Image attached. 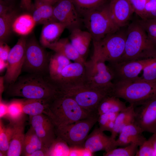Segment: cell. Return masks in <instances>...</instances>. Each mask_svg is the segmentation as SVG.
<instances>
[{
	"label": "cell",
	"instance_id": "603a6c76",
	"mask_svg": "<svg viewBox=\"0 0 156 156\" xmlns=\"http://www.w3.org/2000/svg\"><path fill=\"white\" fill-rule=\"evenodd\" d=\"M92 40V36L88 31H83L80 28H78L71 31L70 40L80 55L85 60Z\"/></svg>",
	"mask_w": 156,
	"mask_h": 156
},
{
	"label": "cell",
	"instance_id": "60d3db41",
	"mask_svg": "<svg viewBox=\"0 0 156 156\" xmlns=\"http://www.w3.org/2000/svg\"><path fill=\"white\" fill-rule=\"evenodd\" d=\"M133 10L141 18L144 19L146 14V7L147 0H128Z\"/></svg>",
	"mask_w": 156,
	"mask_h": 156
},
{
	"label": "cell",
	"instance_id": "2e32d148",
	"mask_svg": "<svg viewBox=\"0 0 156 156\" xmlns=\"http://www.w3.org/2000/svg\"><path fill=\"white\" fill-rule=\"evenodd\" d=\"M85 64L74 62L66 66L55 80H50L56 88L86 83Z\"/></svg>",
	"mask_w": 156,
	"mask_h": 156
},
{
	"label": "cell",
	"instance_id": "681fc988",
	"mask_svg": "<svg viewBox=\"0 0 156 156\" xmlns=\"http://www.w3.org/2000/svg\"><path fill=\"white\" fill-rule=\"evenodd\" d=\"M4 81L3 79V77H1L0 78V96L1 95L3 92L4 90Z\"/></svg>",
	"mask_w": 156,
	"mask_h": 156
},
{
	"label": "cell",
	"instance_id": "d4e9b609",
	"mask_svg": "<svg viewBox=\"0 0 156 156\" xmlns=\"http://www.w3.org/2000/svg\"><path fill=\"white\" fill-rule=\"evenodd\" d=\"M135 117L134 106L130 105L120 112L115 120L114 127L110 136L116 140V138L123 128L127 125L134 122Z\"/></svg>",
	"mask_w": 156,
	"mask_h": 156
},
{
	"label": "cell",
	"instance_id": "836d02e7",
	"mask_svg": "<svg viewBox=\"0 0 156 156\" xmlns=\"http://www.w3.org/2000/svg\"><path fill=\"white\" fill-rule=\"evenodd\" d=\"M70 147L62 139L57 137L49 148L47 156H69Z\"/></svg>",
	"mask_w": 156,
	"mask_h": 156
},
{
	"label": "cell",
	"instance_id": "d6a6232c",
	"mask_svg": "<svg viewBox=\"0 0 156 156\" xmlns=\"http://www.w3.org/2000/svg\"><path fill=\"white\" fill-rule=\"evenodd\" d=\"M13 126L10 123L3 125L1 120L0 123V156H7L13 132Z\"/></svg>",
	"mask_w": 156,
	"mask_h": 156
},
{
	"label": "cell",
	"instance_id": "c3c4849f",
	"mask_svg": "<svg viewBox=\"0 0 156 156\" xmlns=\"http://www.w3.org/2000/svg\"><path fill=\"white\" fill-rule=\"evenodd\" d=\"M0 72H2L5 68H7L8 63L7 61H5L2 60H0Z\"/></svg>",
	"mask_w": 156,
	"mask_h": 156
},
{
	"label": "cell",
	"instance_id": "8d00e7d4",
	"mask_svg": "<svg viewBox=\"0 0 156 156\" xmlns=\"http://www.w3.org/2000/svg\"><path fill=\"white\" fill-rule=\"evenodd\" d=\"M138 146L132 143L124 146V147L116 148L107 152L103 155L104 156H134L138 150Z\"/></svg>",
	"mask_w": 156,
	"mask_h": 156
},
{
	"label": "cell",
	"instance_id": "ac0fdd59",
	"mask_svg": "<svg viewBox=\"0 0 156 156\" xmlns=\"http://www.w3.org/2000/svg\"><path fill=\"white\" fill-rule=\"evenodd\" d=\"M108 6L113 21L120 28L127 24L134 13L128 0H111Z\"/></svg>",
	"mask_w": 156,
	"mask_h": 156
},
{
	"label": "cell",
	"instance_id": "f6af8a7d",
	"mask_svg": "<svg viewBox=\"0 0 156 156\" xmlns=\"http://www.w3.org/2000/svg\"><path fill=\"white\" fill-rule=\"evenodd\" d=\"M0 118L6 117L8 112V104L6 103L0 99Z\"/></svg>",
	"mask_w": 156,
	"mask_h": 156
},
{
	"label": "cell",
	"instance_id": "484cf974",
	"mask_svg": "<svg viewBox=\"0 0 156 156\" xmlns=\"http://www.w3.org/2000/svg\"><path fill=\"white\" fill-rule=\"evenodd\" d=\"M127 107L125 103L112 94L104 97L99 103L97 109L99 115L110 113H119Z\"/></svg>",
	"mask_w": 156,
	"mask_h": 156
},
{
	"label": "cell",
	"instance_id": "e575fe53",
	"mask_svg": "<svg viewBox=\"0 0 156 156\" xmlns=\"http://www.w3.org/2000/svg\"><path fill=\"white\" fill-rule=\"evenodd\" d=\"M23 101L15 100L8 104L7 114L6 117L10 121H14L19 119L25 116L23 111Z\"/></svg>",
	"mask_w": 156,
	"mask_h": 156
},
{
	"label": "cell",
	"instance_id": "7bdbcfd3",
	"mask_svg": "<svg viewBox=\"0 0 156 156\" xmlns=\"http://www.w3.org/2000/svg\"><path fill=\"white\" fill-rule=\"evenodd\" d=\"M13 6L3 0H0V16L5 14L12 10Z\"/></svg>",
	"mask_w": 156,
	"mask_h": 156
},
{
	"label": "cell",
	"instance_id": "bcb514c9",
	"mask_svg": "<svg viewBox=\"0 0 156 156\" xmlns=\"http://www.w3.org/2000/svg\"><path fill=\"white\" fill-rule=\"evenodd\" d=\"M48 149L43 148L39 150H37L32 153L30 156H47Z\"/></svg>",
	"mask_w": 156,
	"mask_h": 156
},
{
	"label": "cell",
	"instance_id": "cb8c5ba5",
	"mask_svg": "<svg viewBox=\"0 0 156 156\" xmlns=\"http://www.w3.org/2000/svg\"><path fill=\"white\" fill-rule=\"evenodd\" d=\"M32 11V16L36 24L44 25L48 23L57 21L54 16L53 5H52L38 0H35Z\"/></svg>",
	"mask_w": 156,
	"mask_h": 156
},
{
	"label": "cell",
	"instance_id": "d6986e66",
	"mask_svg": "<svg viewBox=\"0 0 156 156\" xmlns=\"http://www.w3.org/2000/svg\"><path fill=\"white\" fill-rule=\"evenodd\" d=\"M143 132V130L134 122L127 125L122 130L116 140V147H124L132 143L140 146L146 140L142 134Z\"/></svg>",
	"mask_w": 156,
	"mask_h": 156
},
{
	"label": "cell",
	"instance_id": "4316f807",
	"mask_svg": "<svg viewBox=\"0 0 156 156\" xmlns=\"http://www.w3.org/2000/svg\"><path fill=\"white\" fill-rule=\"evenodd\" d=\"M36 24L32 15L22 14L17 16L14 20L12 31L18 35L25 36L31 32Z\"/></svg>",
	"mask_w": 156,
	"mask_h": 156
},
{
	"label": "cell",
	"instance_id": "9c48e42d",
	"mask_svg": "<svg viewBox=\"0 0 156 156\" xmlns=\"http://www.w3.org/2000/svg\"><path fill=\"white\" fill-rule=\"evenodd\" d=\"M34 38L27 40L22 70L29 73L45 75L49 73V57L43 48Z\"/></svg>",
	"mask_w": 156,
	"mask_h": 156
},
{
	"label": "cell",
	"instance_id": "8992f818",
	"mask_svg": "<svg viewBox=\"0 0 156 156\" xmlns=\"http://www.w3.org/2000/svg\"><path fill=\"white\" fill-rule=\"evenodd\" d=\"M83 18L86 27L91 34L93 41L99 40L120 29L112 18L108 4L90 11Z\"/></svg>",
	"mask_w": 156,
	"mask_h": 156
},
{
	"label": "cell",
	"instance_id": "4fadbf2b",
	"mask_svg": "<svg viewBox=\"0 0 156 156\" xmlns=\"http://www.w3.org/2000/svg\"><path fill=\"white\" fill-rule=\"evenodd\" d=\"M134 123L144 132L156 134V95L134 107Z\"/></svg>",
	"mask_w": 156,
	"mask_h": 156
},
{
	"label": "cell",
	"instance_id": "7402d4cb",
	"mask_svg": "<svg viewBox=\"0 0 156 156\" xmlns=\"http://www.w3.org/2000/svg\"><path fill=\"white\" fill-rule=\"evenodd\" d=\"M55 52L64 55L70 60L85 64L86 60L79 53L67 38L59 39L48 47Z\"/></svg>",
	"mask_w": 156,
	"mask_h": 156
},
{
	"label": "cell",
	"instance_id": "6da1fadb",
	"mask_svg": "<svg viewBox=\"0 0 156 156\" xmlns=\"http://www.w3.org/2000/svg\"><path fill=\"white\" fill-rule=\"evenodd\" d=\"M55 86L48 76L29 73L19 76L8 86L6 94L10 96L21 97L30 99L51 100L57 94Z\"/></svg>",
	"mask_w": 156,
	"mask_h": 156
},
{
	"label": "cell",
	"instance_id": "52a82bcc",
	"mask_svg": "<svg viewBox=\"0 0 156 156\" xmlns=\"http://www.w3.org/2000/svg\"><path fill=\"white\" fill-rule=\"evenodd\" d=\"M98 114L66 125L55 128L57 137L65 141L70 146H83L88 133L98 122Z\"/></svg>",
	"mask_w": 156,
	"mask_h": 156
},
{
	"label": "cell",
	"instance_id": "7a4b0ae2",
	"mask_svg": "<svg viewBox=\"0 0 156 156\" xmlns=\"http://www.w3.org/2000/svg\"><path fill=\"white\" fill-rule=\"evenodd\" d=\"M156 56V44L137 21L131 23L126 33L124 53L118 62L146 59Z\"/></svg>",
	"mask_w": 156,
	"mask_h": 156
},
{
	"label": "cell",
	"instance_id": "ba28073f",
	"mask_svg": "<svg viewBox=\"0 0 156 156\" xmlns=\"http://www.w3.org/2000/svg\"><path fill=\"white\" fill-rule=\"evenodd\" d=\"M118 31L93 41V53L108 64L118 62L124 53L126 33Z\"/></svg>",
	"mask_w": 156,
	"mask_h": 156
},
{
	"label": "cell",
	"instance_id": "277c9868",
	"mask_svg": "<svg viewBox=\"0 0 156 156\" xmlns=\"http://www.w3.org/2000/svg\"><path fill=\"white\" fill-rule=\"evenodd\" d=\"M112 88L96 87L84 83L58 87L57 89L59 92L72 98L84 109L95 114L97 113V108L102 99L112 94Z\"/></svg>",
	"mask_w": 156,
	"mask_h": 156
},
{
	"label": "cell",
	"instance_id": "ab89813d",
	"mask_svg": "<svg viewBox=\"0 0 156 156\" xmlns=\"http://www.w3.org/2000/svg\"><path fill=\"white\" fill-rule=\"evenodd\" d=\"M153 135L146 140L141 145L135 155L136 156H156L153 144Z\"/></svg>",
	"mask_w": 156,
	"mask_h": 156
},
{
	"label": "cell",
	"instance_id": "816d5d0a",
	"mask_svg": "<svg viewBox=\"0 0 156 156\" xmlns=\"http://www.w3.org/2000/svg\"><path fill=\"white\" fill-rule=\"evenodd\" d=\"M10 5L13 6V3L15 0H3Z\"/></svg>",
	"mask_w": 156,
	"mask_h": 156
},
{
	"label": "cell",
	"instance_id": "f35d334b",
	"mask_svg": "<svg viewBox=\"0 0 156 156\" xmlns=\"http://www.w3.org/2000/svg\"><path fill=\"white\" fill-rule=\"evenodd\" d=\"M142 75L139 80L149 82H156V56L152 62L143 69Z\"/></svg>",
	"mask_w": 156,
	"mask_h": 156
},
{
	"label": "cell",
	"instance_id": "ee69618b",
	"mask_svg": "<svg viewBox=\"0 0 156 156\" xmlns=\"http://www.w3.org/2000/svg\"><path fill=\"white\" fill-rule=\"evenodd\" d=\"M33 5L31 0H21V8L27 11H32Z\"/></svg>",
	"mask_w": 156,
	"mask_h": 156
},
{
	"label": "cell",
	"instance_id": "ffe728a7",
	"mask_svg": "<svg viewBox=\"0 0 156 156\" xmlns=\"http://www.w3.org/2000/svg\"><path fill=\"white\" fill-rule=\"evenodd\" d=\"M25 116L16 121H10L13 125V130L7 156H19L21 155L25 134Z\"/></svg>",
	"mask_w": 156,
	"mask_h": 156
},
{
	"label": "cell",
	"instance_id": "f546056e",
	"mask_svg": "<svg viewBox=\"0 0 156 156\" xmlns=\"http://www.w3.org/2000/svg\"><path fill=\"white\" fill-rule=\"evenodd\" d=\"M43 148H46L43 146L34 130L31 126L25 134L21 155L30 156L35 151Z\"/></svg>",
	"mask_w": 156,
	"mask_h": 156
},
{
	"label": "cell",
	"instance_id": "5bb4252c",
	"mask_svg": "<svg viewBox=\"0 0 156 156\" xmlns=\"http://www.w3.org/2000/svg\"><path fill=\"white\" fill-rule=\"evenodd\" d=\"M54 16L57 21L71 31L80 28L81 17L70 0H58L53 5Z\"/></svg>",
	"mask_w": 156,
	"mask_h": 156
},
{
	"label": "cell",
	"instance_id": "1f68e13d",
	"mask_svg": "<svg viewBox=\"0 0 156 156\" xmlns=\"http://www.w3.org/2000/svg\"><path fill=\"white\" fill-rule=\"evenodd\" d=\"M81 16L83 17L90 11L104 5L107 0H70Z\"/></svg>",
	"mask_w": 156,
	"mask_h": 156
},
{
	"label": "cell",
	"instance_id": "30bf717a",
	"mask_svg": "<svg viewBox=\"0 0 156 156\" xmlns=\"http://www.w3.org/2000/svg\"><path fill=\"white\" fill-rule=\"evenodd\" d=\"M105 62L93 53L90 59L85 64L86 83L99 88L112 87L113 76Z\"/></svg>",
	"mask_w": 156,
	"mask_h": 156
},
{
	"label": "cell",
	"instance_id": "f907efd6",
	"mask_svg": "<svg viewBox=\"0 0 156 156\" xmlns=\"http://www.w3.org/2000/svg\"><path fill=\"white\" fill-rule=\"evenodd\" d=\"M43 2L48 3L53 5L57 2L58 0H38Z\"/></svg>",
	"mask_w": 156,
	"mask_h": 156
},
{
	"label": "cell",
	"instance_id": "b9f144b4",
	"mask_svg": "<svg viewBox=\"0 0 156 156\" xmlns=\"http://www.w3.org/2000/svg\"><path fill=\"white\" fill-rule=\"evenodd\" d=\"M10 49L5 42H0V60L7 61Z\"/></svg>",
	"mask_w": 156,
	"mask_h": 156
},
{
	"label": "cell",
	"instance_id": "7dc6e473",
	"mask_svg": "<svg viewBox=\"0 0 156 156\" xmlns=\"http://www.w3.org/2000/svg\"><path fill=\"white\" fill-rule=\"evenodd\" d=\"M155 18H156V3L153 8L146 13L144 19Z\"/></svg>",
	"mask_w": 156,
	"mask_h": 156
},
{
	"label": "cell",
	"instance_id": "e0dca14e",
	"mask_svg": "<svg viewBox=\"0 0 156 156\" xmlns=\"http://www.w3.org/2000/svg\"><path fill=\"white\" fill-rule=\"evenodd\" d=\"M116 140L105 134L99 127H97L88 135L83 147L93 153L102 151L107 152L117 148Z\"/></svg>",
	"mask_w": 156,
	"mask_h": 156
},
{
	"label": "cell",
	"instance_id": "5b68a950",
	"mask_svg": "<svg viewBox=\"0 0 156 156\" xmlns=\"http://www.w3.org/2000/svg\"><path fill=\"white\" fill-rule=\"evenodd\" d=\"M112 94L135 107L156 95V82L138 80L132 82L114 83Z\"/></svg>",
	"mask_w": 156,
	"mask_h": 156
},
{
	"label": "cell",
	"instance_id": "8fae6325",
	"mask_svg": "<svg viewBox=\"0 0 156 156\" xmlns=\"http://www.w3.org/2000/svg\"><path fill=\"white\" fill-rule=\"evenodd\" d=\"M153 58L108 64L107 65L113 75V83L132 82L138 80L141 71L152 62Z\"/></svg>",
	"mask_w": 156,
	"mask_h": 156
},
{
	"label": "cell",
	"instance_id": "4dcf8cb0",
	"mask_svg": "<svg viewBox=\"0 0 156 156\" xmlns=\"http://www.w3.org/2000/svg\"><path fill=\"white\" fill-rule=\"evenodd\" d=\"M13 9L4 15L0 16V42H5L12 31L13 21L17 16Z\"/></svg>",
	"mask_w": 156,
	"mask_h": 156
},
{
	"label": "cell",
	"instance_id": "44dd1931",
	"mask_svg": "<svg viewBox=\"0 0 156 156\" xmlns=\"http://www.w3.org/2000/svg\"><path fill=\"white\" fill-rule=\"evenodd\" d=\"M65 29L64 24L57 21L44 24L40 37L41 45L43 47L48 48L51 44L59 40Z\"/></svg>",
	"mask_w": 156,
	"mask_h": 156
},
{
	"label": "cell",
	"instance_id": "d590c367",
	"mask_svg": "<svg viewBox=\"0 0 156 156\" xmlns=\"http://www.w3.org/2000/svg\"><path fill=\"white\" fill-rule=\"evenodd\" d=\"M119 113H107L99 115L98 122L100 129L103 131H107L111 132Z\"/></svg>",
	"mask_w": 156,
	"mask_h": 156
},
{
	"label": "cell",
	"instance_id": "7c38bea8",
	"mask_svg": "<svg viewBox=\"0 0 156 156\" xmlns=\"http://www.w3.org/2000/svg\"><path fill=\"white\" fill-rule=\"evenodd\" d=\"M27 38L22 36L11 49L7 59L6 71L3 77L8 86L17 80L22 71L24 62Z\"/></svg>",
	"mask_w": 156,
	"mask_h": 156
},
{
	"label": "cell",
	"instance_id": "9a60e30c",
	"mask_svg": "<svg viewBox=\"0 0 156 156\" xmlns=\"http://www.w3.org/2000/svg\"><path fill=\"white\" fill-rule=\"evenodd\" d=\"M29 122L43 146L49 149L57 137L55 127L51 119L41 114L29 116Z\"/></svg>",
	"mask_w": 156,
	"mask_h": 156
},
{
	"label": "cell",
	"instance_id": "74e56055",
	"mask_svg": "<svg viewBox=\"0 0 156 156\" xmlns=\"http://www.w3.org/2000/svg\"><path fill=\"white\" fill-rule=\"evenodd\" d=\"M150 38L156 44V18L142 19L137 21Z\"/></svg>",
	"mask_w": 156,
	"mask_h": 156
},
{
	"label": "cell",
	"instance_id": "83f0119b",
	"mask_svg": "<svg viewBox=\"0 0 156 156\" xmlns=\"http://www.w3.org/2000/svg\"><path fill=\"white\" fill-rule=\"evenodd\" d=\"M71 63L70 60L64 55L55 52L49 58L48 76L49 79H55L64 68Z\"/></svg>",
	"mask_w": 156,
	"mask_h": 156
},
{
	"label": "cell",
	"instance_id": "f1b7e54d",
	"mask_svg": "<svg viewBox=\"0 0 156 156\" xmlns=\"http://www.w3.org/2000/svg\"><path fill=\"white\" fill-rule=\"evenodd\" d=\"M50 100L27 99L23 101V111L29 116L44 114L48 116L49 104Z\"/></svg>",
	"mask_w": 156,
	"mask_h": 156
},
{
	"label": "cell",
	"instance_id": "3957f363",
	"mask_svg": "<svg viewBox=\"0 0 156 156\" xmlns=\"http://www.w3.org/2000/svg\"><path fill=\"white\" fill-rule=\"evenodd\" d=\"M84 109L72 98L58 92L49 103L48 116L55 128L88 118L93 115Z\"/></svg>",
	"mask_w": 156,
	"mask_h": 156
}]
</instances>
